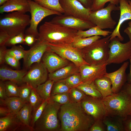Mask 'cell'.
<instances>
[{
    "label": "cell",
    "mask_w": 131,
    "mask_h": 131,
    "mask_svg": "<svg viewBox=\"0 0 131 131\" xmlns=\"http://www.w3.org/2000/svg\"><path fill=\"white\" fill-rule=\"evenodd\" d=\"M10 37L9 35L6 32L0 30V46L5 45Z\"/></svg>",
    "instance_id": "obj_47"
},
{
    "label": "cell",
    "mask_w": 131,
    "mask_h": 131,
    "mask_svg": "<svg viewBox=\"0 0 131 131\" xmlns=\"http://www.w3.org/2000/svg\"></svg>",
    "instance_id": "obj_58"
},
{
    "label": "cell",
    "mask_w": 131,
    "mask_h": 131,
    "mask_svg": "<svg viewBox=\"0 0 131 131\" xmlns=\"http://www.w3.org/2000/svg\"><path fill=\"white\" fill-rule=\"evenodd\" d=\"M8 97L7 96L4 81H0V100L5 99Z\"/></svg>",
    "instance_id": "obj_49"
},
{
    "label": "cell",
    "mask_w": 131,
    "mask_h": 131,
    "mask_svg": "<svg viewBox=\"0 0 131 131\" xmlns=\"http://www.w3.org/2000/svg\"><path fill=\"white\" fill-rule=\"evenodd\" d=\"M103 121L107 131H124L123 119L120 117L106 115Z\"/></svg>",
    "instance_id": "obj_26"
},
{
    "label": "cell",
    "mask_w": 131,
    "mask_h": 131,
    "mask_svg": "<svg viewBox=\"0 0 131 131\" xmlns=\"http://www.w3.org/2000/svg\"><path fill=\"white\" fill-rule=\"evenodd\" d=\"M130 63V72L127 75V83L131 84V57L129 59Z\"/></svg>",
    "instance_id": "obj_54"
},
{
    "label": "cell",
    "mask_w": 131,
    "mask_h": 131,
    "mask_svg": "<svg viewBox=\"0 0 131 131\" xmlns=\"http://www.w3.org/2000/svg\"><path fill=\"white\" fill-rule=\"evenodd\" d=\"M100 36H95L83 38L77 36L72 43L74 47L80 49L90 45L96 40L100 39Z\"/></svg>",
    "instance_id": "obj_30"
},
{
    "label": "cell",
    "mask_w": 131,
    "mask_h": 131,
    "mask_svg": "<svg viewBox=\"0 0 131 131\" xmlns=\"http://www.w3.org/2000/svg\"><path fill=\"white\" fill-rule=\"evenodd\" d=\"M123 123L124 131H131V115L123 119Z\"/></svg>",
    "instance_id": "obj_48"
},
{
    "label": "cell",
    "mask_w": 131,
    "mask_h": 131,
    "mask_svg": "<svg viewBox=\"0 0 131 131\" xmlns=\"http://www.w3.org/2000/svg\"><path fill=\"white\" fill-rule=\"evenodd\" d=\"M68 94L70 101L75 103L80 102L86 95L83 91L76 87L71 88Z\"/></svg>",
    "instance_id": "obj_34"
},
{
    "label": "cell",
    "mask_w": 131,
    "mask_h": 131,
    "mask_svg": "<svg viewBox=\"0 0 131 131\" xmlns=\"http://www.w3.org/2000/svg\"><path fill=\"white\" fill-rule=\"evenodd\" d=\"M25 34L21 33L16 35L10 37L5 45L7 46H13L18 44H24Z\"/></svg>",
    "instance_id": "obj_43"
},
{
    "label": "cell",
    "mask_w": 131,
    "mask_h": 131,
    "mask_svg": "<svg viewBox=\"0 0 131 131\" xmlns=\"http://www.w3.org/2000/svg\"><path fill=\"white\" fill-rule=\"evenodd\" d=\"M107 115L123 119L131 113V97L122 90L119 92L102 98Z\"/></svg>",
    "instance_id": "obj_3"
},
{
    "label": "cell",
    "mask_w": 131,
    "mask_h": 131,
    "mask_svg": "<svg viewBox=\"0 0 131 131\" xmlns=\"http://www.w3.org/2000/svg\"><path fill=\"white\" fill-rule=\"evenodd\" d=\"M48 71L42 62L36 63L31 66L23 77L22 81L32 88H36L40 85L47 81Z\"/></svg>",
    "instance_id": "obj_11"
},
{
    "label": "cell",
    "mask_w": 131,
    "mask_h": 131,
    "mask_svg": "<svg viewBox=\"0 0 131 131\" xmlns=\"http://www.w3.org/2000/svg\"><path fill=\"white\" fill-rule=\"evenodd\" d=\"M20 125L16 115L11 114L0 117V131H17Z\"/></svg>",
    "instance_id": "obj_23"
},
{
    "label": "cell",
    "mask_w": 131,
    "mask_h": 131,
    "mask_svg": "<svg viewBox=\"0 0 131 131\" xmlns=\"http://www.w3.org/2000/svg\"><path fill=\"white\" fill-rule=\"evenodd\" d=\"M26 50L21 45H14L7 49V53L19 60L25 57Z\"/></svg>",
    "instance_id": "obj_35"
},
{
    "label": "cell",
    "mask_w": 131,
    "mask_h": 131,
    "mask_svg": "<svg viewBox=\"0 0 131 131\" xmlns=\"http://www.w3.org/2000/svg\"><path fill=\"white\" fill-rule=\"evenodd\" d=\"M122 89L131 97V84L126 83Z\"/></svg>",
    "instance_id": "obj_53"
},
{
    "label": "cell",
    "mask_w": 131,
    "mask_h": 131,
    "mask_svg": "<svg viewBox=\"0 0 131 131\" xmlns=\"http://www.w3.org/2000/svg\"><path fill=\"white\" fill-rule=\"evenodd\" d=\"M119 10V6L109 3L105 8L91 11L88 20L102 30L113 29L114 28L117 23L112 18L111 12Z\"/></svg>",
    "instance_id": "obj_9"
},
{
    "label": "cell",
    "mask_w": 131,
    "mask_h": 131,
    "mask_svg": "<svg viewBox=\"0 0 131 131\" xmlns=\"http://www.w3.org/2000/svg\"><path fill=\"white\" fill-rule=\"evenodd\" d=\"M59 117L60 131H88L95 122L93 118L84 111L80 102L70 101L61 105Z\"/></svg>",
    "instance_id": "obj_1"
},
{
    "label": "cell",
    "mask_w": 131,
    "mask_h": 131,
    "mask_svg": "<svg viewBox=\"0 0 131 131\" xmlns=\"http://www.w3.org/2000/svg\"><path fill=\"white\" fill-rule=\"evenodd\" d=\"M9 0H0V5L1 6Z\"/></svg>",
    "instance_id": "obj_57"
},
{
    "label": "cell",
    "mask_w": 131,
    "mask_h": 131,
    "mask_svg": "<svg viewBox=\"0 0 131 131\" xmlns=\"http://www.w3.org/2000/svg\"><path fill=\"white\" fill-rule=\"evenodd\" d=\"M105 64L101 66L84 65L79 67L82 83H90L104 76L107 73Z\"/></svg>",
    "instance_id": "obj_16"
},
{
    "label": "cell",
    "mask_w": 131,
    "mask_h": 131,
    "mask_svg": "<svg viewBox=\"0 0 131 131\" xmlns=\"http://www.w3.org/2000/svg\"><path fill=\"white\" fill-rule=\"evenodd\" d=\"M80 103L85 112L92 116L95 121L103 120L107 115L102 99L94 98L86 95Z\"/></svg>",
    "instance_id": "obj_12"
},
{
    "label": "cell",
    "mask_w": 131,
    "mask_h": 131,
    "mask_svg": "<svg viewBox=\"0 0 131 131\" xmlns=\"http://www.w3.org/2000/svg\"><path fill=\"white\" fill-rule=\"evenodd\" d=\"M38 41V39L33 35L29 34H25L24 44L32 47Z\"/></svg>",
    "instance_id": "obj_45"
},
{
    "label": "cell",
    "mask_w": 131,
    "mask_h": 131,
    "mask_svg": "<svg viewBox=\"0 0 131 131\" xmlns=\"http://www.w3.org/2000/svg\"><path fill=\"white\" fill-rule=\"evenodd\" d=\"M80 72L79 67L71 62L68 65L48 74L49 79L54 82L65 79L74 74Z\"/></svg>",
    "instance_id": "obj_22"
},
{
    "label": "cell",
    "mask_w": 131,
    "mask_h": 131,
    "mask_svg": "<svg viewBox=\"0 0 131 131\" xmlns=\"http://www.w3.org/2000/svg\"><path fill=\"white\" fill-rule=\"evenodd\" d=\"M76 87L82 90L87 95L95 98H102V95L97 89L94 82L90 83H82Z\"/></svg>",
    "instance_id": "obj_31"
},
{
    "label": "cell",
    "mask_w": 131,
    "mask_h": 131,
    "mask_svg": "<svg viewBox=\"0 0 131 131\" xmlns=\"http://www.w3.org/2000/svg\"><path fill=\"white\" fill-rule=\"evenodd\" d=\"M11 114L10 111L7 106H0V117H6Z\"/></svg>",
    "instance_id": "obj_51"
},
{
    "label": "cell",
    "mask_w": 131,
    "mask_h": 131,
    "mask_svg": "<svg viewBox=\"0 0 131 131\" xmlns=\"http://www.w3.org/2000/svg\"><path fill=\"white\" fill-rule=\"evenodd\" d=\"M28 0H9L0 7V13L18 11L24 13L30 12Z\"/></svg>",
    "instance_id": "obj_21"
},
{
    "label": "cell",
    "mask_w": 131,
    "mask_h": 131,
    "mask_svg": "<svg viewBox=\"0 0 131 131\" xmlns=\"http://www.w3.org/2000/svg\"><path fill=\"white\" fill-rule=\"evenodd\" d=\"M47 43L39 40L29 50H26L24 64L26 69L30 68L34 63H39L44 53L49 49Z\"/></svg>",
    "instance_id": "obj_14"
},
{
    "label": "cell",
    "mask_w": 131,
    "mask_h": 131,
    "mask_svg": "<svg viewBox=\"0 0 131 131\" xmlns=\"http://www.w3.org/2000/svg\"><path fill=\"white\" fill-rule=\"evenodd\" d=\"M71 88L66 83L64 79L58 80L54 82L53 84L51 96L57 94L68 92Z\"/></svg>",
    "instance_id": "obj_33"
},
{
    "label": "cell",
    "mask_w": 131,
    "mask_h": 131,
    "mask_svg": "<svg viewBox=\"0 0 131 131\" xmlns=\"http://www.w3.org/2000/svg\"><path fill=\"white\" fill-rule=\"evenodd\" d=\"M66 15L88 20L91 10L76 0H59Z\"/></svg>",
    "instance_id": "obj_15"
},
{
    "label": "cell",
    "mask_w": 131,
    "mask_h": 131,
    "mask_svg": "<svg viewBox=\"0 0 131 131\" xmlns=\"http://www.w3.org/2000/svg\"><path fill=\"white\" fill-rule=\"evenodd\" d=\"M0 64L2 65L5 62V57L7 50L5 45L0 46Z\"/></svg>",
    "instance_id": "obj_50"
},
{
    "label": "cell",
    "mask_w": 131,
    "mask_h": 131,
    "mask_svg": "<svg viewBox=\"0 0 131 131\" xmlns=\"http://www.w3.org/2000/svg\"><path fill=\"white\" fill-rule=\"evenodd\" d=\"M77 30L45 22L39 29V41L54 44H72L77 36Z\"/></svg>",
    "instance_id": "obj_2"
},
{
    "label": "cell",
    "mask_w": 131,
    "mask_h": 131,
    "mask_svg": "<svg viewBox=\"0 0 131 131\" xmlns=\"http://www.w3.org/2000/svg\"><path fill=\"white\" fill-rule=\"evenodd\" d=\"M119 2V0H93L90 9L91 11H95L103 8L108 2L117 6Z\"/></svg>",
    "instance_id": "obj_41"
},
{
    "label": "cell",
    "mask_w": 131,
    "mask_h": 131,
    "mask_svg": "<svg viewBox=\"0 0 131 131\" xmlns=\"http://www.w3.org/2000/svg\"><path fill=\"white\" fill-rule=\"evenodd\" d=\"M25 103L19 97H8L5 100H0V106H7L11 114L14 115H16Z\"/></svg>",
    "instance_id": "obj_24"
},
{
    "label": "cell",
    "mask_w": 131,
    "mask_h": 131,
    "mask_svg": "<svg viewBox=\"0 0 131 131\" xmlns=\"http://www.w3.org/2000/svg\"><path fill=\"white\" fill-rule=\"evenodd\" d=\"M50 21L77 31L89 29L96 26L88 20L65 14L57 15Z\"/></svg>",
    "instance_id": "obj_13"
},
{
    "label": "cell",
    "mask_w": 131,
    "mask_h": 131,
    "mask_svg": "<svg viewBox=\"0 0 131 131\" xmlns=\"http://www.w3.org/2000/svg\"><path fill=\"white\" fill-rule=\"evenodd\" d=\"M42 6L48 9L64 14V11L59 0H33Z\"/></svg>",
    "instance_id": "obj_32"
},
{
    "label": "cell",
    "mask_w": 131,
    "mask_h": 131,
    "mask_svg": "<svg viewBox=\"0 0 131 131\" xmlns=\"http://www.w3.org/2000/svg\"><path fill=\"white\" fill-rule=\"evenodd\" d=\"M119 6L120 15L119 21L116 27L111 34L110 41L117 37L121 41L124 40L121 35L120 30L122 24L125 21L131 20V1L130 0H119Z\"/></svg>",
    "instance_id": "obj_18"
},
{
    "label": "cell",
    "mask_w": 131,
    "mask_h": 131,
    "mask_svg": "<svg viewBox=\"0 0 131 131\" xmlns=\"http://www.w3.org/2000/svg\"><path fill=\"white\" fill-rule=\"evenodd\" d=\"M61 105L50 99L42 113L35 122L34 131H58L61 127L57 115Z\"/></svg>",
    "instance_id": "obj_5"
},
{
    "label": "cell",
    "mask_w": 131,
    "mask_h": 131,
    "mask_svg": "<svg viewBox=\"0 0 131 131\" xmlns=\"http://www.w3.org/2000/svg\"><path fill=\"white\" fill-rule=\"evenodd\" d=\"M112 32L109 31L103 30L97 26H95L84 31H78L77 36L83 38L90 37L95 36H102L106 37L111 34Z\"/></svg>",
    "instance_id": "obj_28"
},
{
    "label": "cell",
    "mask_w": 131,
    "mask_h": 131,
    "mask_svg": "<svg viewBox=\"0 0 131 131\" xmlns=\"http://www.w3.org/2000/svg\"><path fill=\"white\" fill-rule=\"evenodd\" d=\"M5 60V62L12 67L17 68L19 66V60L7 53Z\"/></svg>",
    "instance_id": "obj_46"
},
{
    "label": "cell",
    "mask_w": 131,
    "mask_h": 131,
    "mask_svg": "<svg viewBox=\"0 0 131 131\" xmlns=\"http://www.w3.org/2000/svg\"><path fill=\"white\" fill-rule=\"evenodd\" d=\"M27 72L25 70H14L2 66L0 68V79L4 81H10L17 85H21L24 83L23 79Z\"/></svg>",
    "instance_id": "obj_20"
},
{
    "label": "cell",
    "mask_w": 131,
    "mask_h": 131,
    "mask_svg": "<svg viewBox=\"0 0 131 131\" xmlns=\"http://www.w3.org/2000/svg\"><path fill=\"white\" fill-rule=\"evenodd\" d=\"M110 38V36L108 35L100 39L87 47L79 49L83 59L89 65L106 64L109 55Z\"/></svg>",
    "instance_id": "obj_4"
},
{
    "label": "cell",
    "mask_w": 131,
    "mask_h": 131,
    "mask_svg": "<svg viewBox=\"0 0 131 131\" xmlns=\"http://www.w3.org/2000/svg\"><path fill=\"white\" fill-rule=\"evenodd\" d=\"M128 26L126 28L131 33V20L128 23Z\"/></svg>",
    "instance_id": "obj_56"
},
{
    "label": "cell",
    "mask_w": 131,
    "mask_h": 131,
    "mask_svg": "<svg viewBox=\"0 0 131 131\" xmlns=\"http://www.w3.org/2000/svg\"><path fill=\"white\" fill-rule=\"evenodd\" d=\"M19 87V97L25 103L29 102L32 88L26 83H23Z\"/></svg>",
    "instance_id": "obj_39"
},
{
    "label": "cell",
    "mask_w": 131,
    "mask_h": 131,
    "mask_svg": "<svg viewBox=\"0 0 131 131\" xmlns=\"http://www.w3.org/2000/svg\"><path fill=\"white\" fill-rule=\"evenodd\" d=\"M54 82L53 81L49 79L35 89L44 100L48 101L50 99L51 90Z\"/></svg>",
    "instance_id": "obj_29"
},
{
    "label": "cell",
    "mask_w": 131,
    "mask_h": 131,
    "mask_svg": "<svg viewBox=\"0 0 131 131\" xmlns=\"http://www.w3.org/2000/svg\"><path fill=\"white\" fill-rule=\"evenodd\" d=\"M8 97H19V87L16 83L10 81H4Z\"/></svg>",
    "instance_id": "obj_36"
},
{
    "label": "cell",
    "mask_w": 131,
    "mask_h": 131,
    "mask_svg": "<svg viewBox=\"0 0 131 131\" xmlns=\"http://www.w3.org/2000/svg\"><path fill=\"white\" fill-rule=\"evenodd\" d=\"M94 83L97 89L101 94L102 98L111 95L113 93L112 88V83L110 79L104 76L96 79Z\"/></svg>",
    "instance_id": "obj_25"
},
{
    "label": "cell",
    "mask_w": 131,
    "mask_h": 131,
    "mask_svg": "<svg viewBox=\"0 0 131 131\" xmlns=\"http://www.w3.org/2000/svg\"><path fill=\"white\" fill-rule=\"evenodd\" d=\"M129 64L128 62H125L117 70L110 73H107L104 76L110 80L112 90L114 93L120 91L126 83L127 75L126 71Z\"/></svg>",
    "instance_id": "obj_17"
},
{
    "label": "cell",
    "mask_w": 131,
    "mask_h": 131,
    "mask_svg": "<svg viewBox=\"0 0 131 131\" xmlns=\"http://www.w3.org/2000/svg\"><path fill=\"white\" fill-rule=\"evenodd\" d=\"M89 131H106V129L103 120H98L95 121L90 128Z\"/></svg>",
    "instance_id": "obj_44"
},
{
    "label": "cell",
    "mask_w": 131,
    "mask_h": 131,
    "mask_svg": "<svg viewBox=\"0 0 131 131\" xmlns=\"http://www.w3.org/2000/svg\"><path fill=\"white\" fill-rule=\"evenodd\" d=\"M49 50L63 58L73 63L79 67L89 65L83 59L79 49L72 44H54L47 43Z\"/></svg>",
    "instance_id": "obj_10"
},
{
    "label": "cell",
    "mask_w": 131,
    "mask_h": 131,
    "mask_svg": "<svg viewBox=\"0 0 131 131\" xmlns=\"http://www.w3.org/2000/svg\"><path fill=\"white\" fill-rule=\"evenodd\" d=\"M80 2L85 7L90 9L93 0H76Z\"/></svg>",
    "instance_id": "obj_52"
},
{
    "label": "cell",
    "mask_w": 131,
    "mask_h": 131,
    "mask_svg": "<svg viewBox=\"0 0 131 131\" xmlns=\"http://www.w3.org/2000/svg\"><path fill=\"white\" fill-rule=\"evenodd\" d=\"M28 1L31 17L30 26L26 30L25 34L33 35L38 39L39 32L37 27L41 21L49 16L53 15H59L62 14L45 8L34 1L28 0Z\"/></svg>",
    "instance_id": "obj_8"
},
{
    "label": "cell",
    "mask_w": 131,
    "mask_h": 131,
    "mask_svg": "<svg viewBox=\"0 0 131 131\" xmlns=\"http://www.w3.org/2000/svg\"><path fill=\"white\" fill-rule=\"evenodd\" d=\"M32 111V107L29 102L26 103L19 110L16 115L20 126L31 127L30 123Z\"/></svg>",
    "instance_id": "obj_27"
},
{
    "label": "cell",
    "mask_w": 131,
    "mask_h": 131,
    "mask_svg": "<svg viewBox=\"0 0 131 131\" xmlns=\"http://www.w3.org/2000/svg\"><path fill=\"white\" fill-rule=\"evenodd\" d=\"M29 16L18 11L6 15L0 20V30L6 32L10 37L21 33H24L30 25Z\"/></svg>",
    "instance_id": "obj_6"
},
{
    "label": "cell",
    "mask_w": 131,
    "mask_h": 131,
    "mask_svg": "<svg viewBox=\"0 0 131 131\" xmlns=\"http://www.w3.org/2000/svg\"><path fill=\"white\" fill-rule=\"evenodd\" d=\"M64 79L66 83L71 88L76 87L82 83L80 72L73 74Z\"/></svg>",
    "instance_id": "obj_40"
},
{
    "label": "cell",
    "mask_w": 131,
    "mask_h": 131,
    "mask_svg": "<svg viewBox=\"0 0 131 131\" xmlns=\"http://www.w3.org/2000/svg\"><path fill=\"white\" fill-rule=\"evenodd\" d=\"M124 32L128 35L130 41L131 42V33L126 28L124 30Z\"/></svg>",
    "instance_id": "obj_55"
},
{
    "label": "cell",
    "mask_w": 131,
    "mask_h": 131,
    "mask_svg": "<svg viewBox=\"0 0 131 131\" xmlns=\"http://www.w3.org/2000/svg\"><path fill=\"white\" fill-rule=\"evenodd\" d=\"M42 59L49 73L64 67L71 62L50 51L49 48L44 53Z\"/></svg>",
    "instance_id": "obj_19"
},
{
    "label": "cell",
    "mask_w": 131,
    "mask_h": 131,
    "mask_svg": "<svg viewBox=\"0 0 131 131\" xmlns=\"http://www.w3.org/2000/svg\"><path fill=\"white\" fill-rule=\"evenodd\" d=\"M50 99L61 105L66 104L70 101L68 92L57 94L51 96Z\"/></svg>",
    "instance_id": "obj_42"
},
{
    "label": "cell",
    "mask_w": 131,
    "mask_h": 131,
    "mask_svg": "<svg viewBox=\"0 0 131 131\" xmlns=\"http://www.w3.org/2000/svg\"><path fill=\"white\" fill-rule=\"evenodd\" d=\"M44 100L36 91L35 89L32 88L29 100L33 111L40 106Z\"/></svg>",
    "instance_id": "obj_38"
},
{
    "label": "cell",
    "mask_w": 131,
    "mask_h": 131,
    "mask_svg": "<svg viewBox=\"0 0 131 131\" xmlns=\"http://www.w3.org/2000/svg\"><path fill=\"white\" fill-rule=\"evenodd\" d=\"M120 41L117 37L110 41L107 65L111 64H121L129 59L131 57V42L129 41L123 43Z\"/></svg>",
    "instance_id": "obj_7"
},
{
    "label": "cell",
    "mask_w": 131,
    "mask_h": 131,
    "mask_svg": "<svg viewBox=\"0 0 131 131\" xmlns=\"http://www.w3.org/2000/svg\"><path fill=\"white\" fill-rule=\"evenodd\" d=\"M48 101L44 100L40 106L33 111L30 123V126L33 128L35 122L41 115Z\"/></svg>",
    "instance_id": "obj_37"
}]
</instances>
